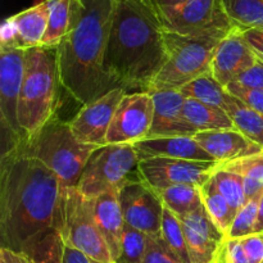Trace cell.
Returning a JSON list of instances; mask_svg holds the SVG:
<instances>
[{"label": "cell", "mask_w": 263, "mask_h": 263, "mask_svg": "<svg viewBox=\"0 0 263 263\" xmlns=\"http://www.w3.org/2000/svg\"><path fill=\"white\" fill-rule=\"evenodd\" d=\"M63 185L40 161L15 146L0 159V236L2 248L26 253L62 222Z\"/></svg>", "instance_id": "1"}, {"label": "cell", "mask_w": 263, "mask_h": 263, "mask_svg": "<svg viewBox=\"0 0 263 263\" xmlns=\"http://www.w3.org/2000/svg\"><path fill=\"white\" fill-rule=\"evenodd\" d=\"M166 59L164 28L149 0H117L105 72L117 86L148 91Z\"/></svg>", "instance_id": "2"}, {"label": "cell", "mask_w": 263, "mask_h": 263, "mask_svg": "<svg viewBox=\"0 0 263 263\" xmlns=\"http://www.w3.org/2000/svg\"><path fill=\"white\" fill-rule=\"evenodd\" d=\"M82 3L79 25L57 46L62 86L81 107L118 87L104 67L117 0Z\"/></svg>", "instance_id": "3"}, {"label": "cell", "mask_w": 263, "mask_h": 263, "mask_svg": "<svg viewBox=\"0 0 263 263\" xmlns=\"http://www.w3.org/2000/svg\"><path fill=\"white\" fill-rule=\"evenodd\" d=\"M62 87L57 48L36 46L25 50V74L18 107L23 138L35 135L58 117Z\"/></svg>", "instance_id": "4"}, {"label": "cell", "mask_w": 263, "mask_h": 263, "mask_svg": "<svg viewBox=\"0 0 263 263\" xmlns=\"http://www.w3.org/2000/svg\"><path fill=\"white\" fill-rule=\"evenodd\" d=\"M12 146L45 164L58 176L63 187L77 186L87 161L100 148L81 143L72 133L69 121L59 117L51 120L35 135L21 139Z\"/></svg>", "instance_id": "5"}, {"label": "cell", "mask_w": 263, "mask_h": 263, "mask_svg": "<svg viewBox=\"0 0 263 263\" xmlns=\"http://www.w3.org/2000/svg\"><path fill=\"white\" fill-rule=\"evenodd\" d=\"M225 36H189L164 30L166 59L148 92L180 90L202 74L211 72L216 49Z\"/></svg>", "instance_id": "6"}, {"label": "cell", "mask_w": 263, "mask_h": 263, "mask_svg": "<svg viewBox=\"0 0 263 263\" xmlns=\"http://www.w3.org/2000/svg\"><path fill=\"white\" fill-rule=\"evenodd\" d=\"M138 152L133 144H108L98 148L87 161L77 190L87 199H95L110 190H120L140 179Z\"/></svg>", "instance_id": "7"}, {"label": "cell", "mask_w": 263, "mask_h": 263, "mask_svg": "<svg viewBox=\"0 0 263 263\" xmlns=\"http://www.w3.org/2000/svg\"><path fill=\"white\" fill-rule=\"evenodd\" d=\"M59 235L64 246L84 253L91 262L115 263L95 222L92 199L85 198L76 186L63 190Z\"/></svg>", "instance_id": "8"}, {"label": "cell", "mask_w": 263, "mask_h": 263, "mask_svg": "<svg viewBox=\"0 0 263 263\" xmlns=\"http://www.w3.org/2000/svg\"><path fill=\"white\" fill-rule=\"evenodd\" d=\"M156 10L164 30L180 35H228L236 28L222 0H189L177 7Z\"/></svg>", "instance_id": "9"}, {"label": "cell", "mask_w": 263, "mask_h": 263, "mask_svg": "<svg viewBox=\"0 0 263 263\" xmlns=\"http://www.w3.org/2000/svg\"><path fill=\"white\" fill-rule=\"evenodd\" d=\"M217 167V162L153 157L141 159L138 170L140 179L154 192H159L174 185H197L200 187L211 179Z\"/></svg>", "instance_id": "10"}, {"label": "cell", "mask_w": 263, "mask_h": 263, "mask_svg": "<svg viewBox=\"0 0 263 263\" xmlns=\"http://www.w3.org/2000/svg\"><path fill=\"white\" fill-rule=\"evenodd\" d=\"M25 74V50L0 48V117L4 136L8 138L5 148L23 138L18 123L21 89Z\"/></svg>", "instance_id": "11"}, {"label": "cell", "mask_w": 263, "mask_h": 263, "mask_svg": "<svg viewBox=\"0 0 263 263\" xmlns=\"http://www.w3.org/2000/svg\"><path fill=\"white\" fill-rule=\"evenodd\" d=\"M118 202L126 225L159 238L164 204L159 195L141 179L133 180L118 190Z\"/></svg>", "instance_id": "12"}, {"label": "cell", "mask_w": 263, "mask_h": 263, "mask_svg": "<svg viewBox=\"0 0 263 263\" xmlns=\"http://www.w3.org/2000/svg\"><path fill=\"white\" fill-rule=\"evenodd\" d=\"M154 116V102L148 91L126 92L118 104L107 134L108 144H135L148 138Z\"/></svg>", "instance_id": "13"}, {"label": "cell", "mask_w": 263, "mask_h": 263, "mask_svg": "<svg viewBox=\"0 0 263 263\" xmlns=\"http://www.w3.org/2000/svg\"><path fill=\"white\" fill-rule=\"evenodd\" d=\"M127 90L118 86L103 97L82 105L69 121L73 135L81 143L97 146L107 145V134L115 113Z\"/></svg>", "instance_id": "14"}, {"label": "cell", "mask_w": 263, "mask_h": 263, "mask_svg": "<svg viewBox=\"0 0 263 263\" xmlns=\"http://www.w3.org/2000/svg\"><path fill=\"white\" fill-rule=\"evenodd\" d=\"M48 28L46 0L10 15L3 22L0 30V48L27 49L43 45Z\"/></svg>", "instance_id": "15"}, {"label": "cell", "mask_w": 263, "mask_h": 263, "mask_svg": "<svg viewBox=\"0 0 263 263\" xmlns=\"http://www.w3.org/2000/svg\"><path fill=\"white\" fill-rule=\"evenodd\" d=\"M179 220L184 229L190 263H215L226 235L213 222L205 207Z\"/></svg>", "instance_id": "16"}, {"label": "cell", "mask_w": 263, "mask_h": 263, "mask_svg": "<svg viewBox=\"0 0 263 263\" xmlns=\"http://www.w3.org/2000/svg\"><path fill=\"white\" fill-rule=\"evenodd\" d=\"M258 61L240 28H234L221 40L211 64V73L222 86L236 81Z\"/></svg>", "instance_id": "17"}, {"label": "cell", "mask_w": 263, "mask_h": 263, "mask_svg": "<svg viewBox=\"0 0 263 263\" xmlns=\"http://www.w3.org/2000/svg\"><path fill=\"white\" fill-rule=\"evenodd\" d=\"M154 102V116L146 139L194 136L198 131L184 115L185 97L179 90L151 92Z\"/></svg>", "instance_id": "18"}, {"label": "cell", "mask_w": 263, "mask_h": 263, "mask_svg": "<svg viewBox=\"0 0 263 263\" xmlns=\"http://www.w3.org/2000/svg\"><path fill=\"white\" fill-rule=\"evenodd\" d=\"M193 138L218 164L228 163L263 151L261 145L249 140L236 128L203 131L195 134Z\"/></svg>", "instance_id": "19"}, {"label": "cell", "mask_w": 263, "mask_h": 263, "mask_svg": "<svg viewBox=\"0 0 263 263\" xmlns=\"http://www.w3.org/2000/svg\"><path fill=\"white\" fill-rule=\"evenodd\" d=\"M139 159L164 157L185 161L216 162L193 136H171V138L144 139L134 144Z\"/></svg>", "instance_id": "20"}, {"label": "cell", "mask_w": 263, "mask_h": 263, "mask_svg": "<svg viewBox=\"0 0 263 263\" xmlns=\"http://www.w3.org/2000/svg\"><path fill=\"white\" fill-rule=\"evenodd\" d=\"M92 208L98 229L104 238L116 263L120 254L121 239L125 229V220L118 202V190H110L92 199Z\"/></svg>", "instance_id": "21"}, {"label": "cell", "mask_w": 263, "mask_h": 263, "mask_svg": "<svg viewBox=\"0 0 263 263\" xmlns=\"http://www.w3.org/2000/svg\"><path fill=\"white\" fill-rule=\"evenodd\" d=\"M48 28L43 45L57 48L61 41L79 25L84 13L82 0H46Z\"/></svg>", "instance_id": "22"}, {"label": "cell", "mask_w": 263, "mask_h": 263, "mask_svg": "<svg viewBox=\"0 0 263 263\" xmlns=\"http://www.w3.org/2000/svg\"><path fill=\"white\" fill-rule=\"evenodd\" d=\"M184 115L198 133L235 128L233 121L225 110L204 104L199 100L185 98Z\"/></svg>", "instance_id": "23"}, {"label": "cell", "mask_w": 263, "mask_h": 263, "mask_svg": "<svg viewBox=\"0 0 263 263\" xmlns=\"http://www.w3.org/2000/svg\"><path fill=\"white\" fill-rule=\"evenodd\" d=\"M218 167L234 172L243 179L247 199L261 198L263 194V151L228 163H221Z\"/></svg>", "instance_id": "24"}, {"label": "cell", "mask_w": 263, "mask_h": 263, "mask_svg": "<svg viewBox=\"0 0 263 263\" xmlns=\"http://www.w3.org/2000/svg\"><path fill=\"white\" fill-rule=\"evenodd\" d=\"M179 91L185 98L199 100L204 104L213 105V107L221 108L223 110L226 109L229 102L231 100L230 92L212 76L211 72L202 74L194 81L189 82L187 85L182 86Z\"/></svg>", "instance_id": "25"}, {"label": "cell", "mask_w": 263, "mask_h": 263, "mask_svg": "<svg viewBox=\"0 0 263 263\" xmlns=\"http://www.w3.org/2000/svg\"><path fill=\"white\" fill-rule=\"evenodd\" d=\"M156 193L163 202L164 207L177 217H185L204 207L200 187L197 185H174Z\"/></svg>", "instance_id": "26"}, {"label": "cell", "mask_w": 263, "mask_h": 263, "mask_svg": "<svg viewBox=\"0 0 263 263\" xmlns=\"http://www.w3.org/2000/svg\"><path fill=\"white\" fill-rule=\"evenodd\" d=\"M225 112L233 121L234 126L244 136L263 148V115L247 107L244 103L231 95Z\"/></svg>", "instance_id": "27"}, {"label": "cell", "mask_w": 263, "mask_h": 263, "mask_svg": "<svg viewBox=\"0 0 263 263\" xmlns=\"http://www.w3.org/2000/svg\"><path fill=\"white\" fill-rule=\"evenodd\" d=\"M200 194H202L203 204H204L208 215L211 216L213 222L220 228V230L225 235H228L236 213L229 204L226 198L218 192L212 176L205 184L200 186Z\"/></svg>", "instance_id": "28"}, {"label": "cell", "mask_w": 263, "mask_h": 263, "mask_svg": "<svg viewBox=\"0 0 263 263\" xmlns=\"http://www.w3.org/2000/svg\"><path fill=\"white\" fill-rule=\"evenodd\" d=\"M226 13L241 31L263 30V0H222Z\"/></svg>", "instance_id": "29"}, {"label": "cell", "mask_w": 263, "mask_h": 263, "mask_svg": "<svg viewBox=\"0 0 263 263\" xmlns=\"http://www.w3.org/2000/svg\"><path fill=\"white\" fill-rule=\"evenodd\" d=\"M212 180L215 181L218 192L226 198L235 213L247 204L248 199L244 190L243 179L239 175L217 167V170L213 172Z\"/></svg>", "instance_id": "30"}, {"label": "cell", "mask_w": 263, "mask_h": 263, "mask_svg": "<svg viewBox=\"0 0 263 263\" xmlns=\"http://www.w3.org/2000/svg\"><path fill=\"white\" fill-rule=\"evenodd\" d=\"M161 238L170 247L172 252L184 263H190L189 252H187L186 239H185L184 229L181 221L175 213L164 207L163 218H162Z\"/></svg>", "instance_id": "31"}, {"label": "cell", "mask_w": 263, "mask_h": 263, "mask_svg": "<svg viewBox=\"0 0 263 263\" xmlns=\"http://www.w3.org/2000/svg\"><path fill=\"white\" fill-rule=\"evenodd\" d=\"M149 235L126 225L121 239L120 254L116 263H141L148 247Z\"/></svg>", "instance_id": "32"}, {"label": "cell", "mask_w": 263, "mask_h": 263, "mask_svg": "<svg viewBox=\"0 0 263 263\" xmlns=\"http://www.w3.org/2000/svg\"><path fill=\"white\" fill-rule=\"evenodd\" d=\"M63 240L59 233H53L26 252L31 263H62L63 262Z\"/></svg>", "instance_id": "33"}, {"label": "cell", "mask_w": 263, "mask_h": 263, "mask_svg": "<svg viewBox=\"0 0 263 263\" xmlns=\"http://www.w3.org/2000/svg\"><path fill=\"white\" fill-rule=\"evenodd\" d=\"M258 203L259 198L248 200L247 204L236 212L226 239H243L254 234L258 215Z\"/></svg>", "instance_id": "34"}, {"label": "cell", "mask_w": 263, "mask_h": 263, "mask_svg": "<svg viewBox=\"0 0 263 263\" xmlns=\"http://www.w3.org/2000/svg\"><path fill=\"white\" fill-rule=\"evenodd\" d=\"M141 263H184L170 247L164 243L163 239L152 238L149 236L148 247H146L145 256H144Z\"/></svg>", "instance_id": "35"}, {"label": "cell", "mask_w": 263, "mask_h": 263, "mask_svg": "<svg viewBox=\"0 0 263 263\" xmlns=\"http://www.w3.org/2000/svg\"><path fill=\"white\" fill-rule=\"evenodd\" d=\"M226 90L230 92L233 97L240 100L247 107L252 108L256 112L263 115V90L253 89V87H247L240 85L239 82L233 81L226 86Z\"/></svg>", "instance_id": "36"}, {"label": "cell", "mask_w": 263, "mask_h": 263, "mask_svg": "<svg viewBox=\"0 0 263 263\" xmlns=\"http://www.w3.org/2000/svg\"><path fill=\"white\" fill-rule=\"evenodd\" d=\"M215 263H249L239 239H226L221 246Z\"/></svg>", "instance_id": "37"}, {"label": "cell", "mask_w": 263, "mask_h": 263, "mask_svg": "<svg viewBox=\"0 0 263 263\" xmlns=\"http://www.w3.org/2000/svg\"><path fill=\"white\" fill-rule=\"evenodd\" d=\"M249 263L263 262V233H256L239 239Z\"/></svg>", "instance_id": "38"}, {"label": "cell", "mask_w": 263, "mask_h": 263, "mask_svg": "<svg viewBox=\"0 0 263 263\" xmlns=\"http://www.w3.org/2000/svg\"><path fill=\"white\" fill-rule=\"evenodd\" d=\"M236 82L243 86L263 90V62L258 59L253 67L238 77Z\"/></svg>", "instance_id": "39"}, {"label": "cell", "mask_w": 263, "mask_h": 263, "mask_svg": "<svg viewBox=\"0 0 263 263\" xmlns=\"http://www.w3.org/2000/svg\"><path fill=\"white\" fill-rule=\"evenodd\" d=\"M243 35L257 58L263 62V30H247Z\"/></svg>", "instance_id": "40"}, {"label": "cell", "mask_w": 263, "mask_h": 263, "mask_svg": "<svg viewBox=\"0 0 263 263\" xmlns=\"http://www.w3.org/2000/svg\"><path fill=\"white\" fill-rule=\"evenodd\" d=\"M0 263H31L26 253L10 251L8 248L0 249Z\"/></svg>", "instance_id": "41"}, {"label": "cell", "mask_w": 263, "mask_h": 263, "mask_svg": "<svg viewBox=\"0 0 263 263\" xmlns=\"http://www.w3.org/2000/svg\"><path fill=\"white\" fill-rule=\"evenodd\" d=\"M64 244V243H63ZM62 263H92L81 252L71 248V247H63V262Z\"/></svg>", "instance_id": "42"}, {"label": "cell", "mask_w": 263, "mask_h": 263, "mask_svg": "<svg viewBox=\"0 0 263 263\" xmlns=\"http://www.w3.org/2000/svg\"><path fill=\"white\" fill-rule=\"evenodd\" d=\"M186 2H189V0H149V3H151L156 9L177 7V5H181Z\"/></svg>", "instance_id": "43"}, {"label": "cell", "mask_w": 263, "mask_h": 263, "mask_svg": "<svg viewBox=\"0 0 263 263\" xmlns=\"http://www.w3.org/2000/svg\"><path fill=\"white\" fill-rule=\"evenodd\" d=\"M256 233H263V194L259 198L258 203V215H257V222H256V230H254V234Z\"/></svg>", "instance_id": "44"}, {"label": "cell", "mask_w": 263, "mask_h": 263, "mask_svg": "<svg viewBox=\"0 0 263 263\" xmlns=\"http://www.w3.org/2000/svg\"><path fill=\"white\" fill-rule=\"evenodd\" d=\"M92 263H94V262H92Z\"/></svg>", "instance_id": "45"}, {"label": "cell", "mask_w": 263, "mask_h": 263, "mask_svg": "<svg viewBox=\"0 0 263 263\" xmlns=\"http://www.w3.org/2000/svg\"><path fill=\"white\" fill-rule=\"evenodd\" d=\"M262 263H263V262H262Z\"/></svg>", "instance_id": "46"}]
</instances>
